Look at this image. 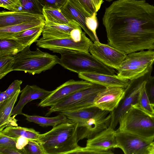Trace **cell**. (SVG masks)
<instances>
[{"mask_svg": "<svg viewBox=\"0 0 154 154\" xmlns=\"http://www.w3.org/2000/svg\"><path fill=\"white\" fill-rule=\"evenodd\" d=\"M60 10L69 21L73 20L76 22L92 41H97L94 34L87 28L85 23L86 18L92 15L86 11L75 0H67Z\"/></svg>", "mask_w": 154, "mask_h": 154, "instance_id": "9a60e30c", "label": "cell"}, {"mask_svg": "<svg viewBox=\"0 0 154 154\" xmlns=\"http://www.w3.org/2000/svg\"><path fill=\"white\" fill-rule=\"evenodd\" d=\"M111 117L110 112L101 110L92 117L78 123L79 141L92 138L107 128L110 125Z\"/></svg>", "mask_w": 154, "mask_h": 154, "instance_id": "7c38bea8", "label": "cell"}, {"mask_svg": "<svg viewBox=\"0 0 154 154\" xmlns=\"http://www.w3.org/2000/svg\"><path fill=\"white\" fill-rule=\"evenodd\" d=\"M145 88L150 102L154 107V75L151 76L147 80Z\"/></svg>", "mask_w": 154, "mask_h": 154, "instance_id": "d590c367", "label": "cell"}, {"mask_svg": "<svg viewBox=\"0 0 154 154\" xmlns=\"http://www.w3.org/2000/svg\"><path fill=\"white\" fill-rule=\"evenodd\" d=\"M21 80H16L10 85L5 91L9 97L13 95L19 90H20V85L22 83Z\"/></svg>", "mask_w": 154, "mask_h": 154, "instance_id": "ab89813d", "label": "cell"}, {"mask_svg": "<svg viewBox=\"0 0 154 154\" xmlns=\"http://www.w3.org/2000/svg\"><path fill=\"white\" fill-rule=\"evenodd\" d=\"M24 149L26 154H45L39 143L33 140H29Z\"/></svg>", "mask_w": 154, "mask_h": 154, "instance_id": "1f68e13d", "label": "cell"}, {"mask_svg": "<svg viewBox=\"0 0 154 154\" xmlns=\"http://www.w3.org/2000/svg\"><path fill=\"white\" fill-rule=\"evenodd\" d=\"M93 84L84 80H69L52 91L50 94L41 100L38 106L42 107H51L72 94L85 88Z\"/></svg>", "mask_w": 154, "mask_h": 154, "instance_id": "4fadbf2b", "label": "cell"}, {"mask_svg": "<svg viewBox=\"0 0 154 154\" xmlns=\"http://www.w3.org/2000/svg\"><path fill=\"white\" fill-rule=\"evenodd\" d=\"M45 24L27 29L11 39L17 41L25 48L30 46L38 40L42 33Z\"/></svg>", "mask_w": 154, "mask_h": 154, "instance_id": "d4e9b609", "label": "cell"}, {"mask_svg": "<svg viewBox=\"0 0 154 154\" xmlns=\"http://www.w3.org/2000/svg\"><path fill=\"white\" fill-rule=\"evenodd\" d=\"M43 15L46 21L60 24H67L70 21L63 14L60 9L44 7Z\"/></svg>", "mask_w": 154, "mask_h": 154, "instance_id": "83f0119b", "label": "cell"}, {"mask_svg": "<svg viewBox=\"0 0 154 154\" xmlns=\"http://www.w3.org/2000/svg\"><path fill=\"white\" fill-rule=\"evenodd\" d=\"M78 123L72 121L61 123L45 133L38 141L45 154H72L81 146L78 143Z\"/></svg>", "mask_w": 154, "mask_h": 154, "instance_id": "7a4b0ae2", "label": "cell"}, {"mask_svg": "<svg viewBox=\"0 0 154 154\" xmlns=\"http://www.w3.org/2000/svg\"><path fill=\"white\" fill-rule=\"evenodd\" d=\"M125 89L117 86L105 87L96 95L94 101V106L103 110L112 112L123 97Z\"/></svg>", "mask_w": 154, "mask_h": 154, "instance_id": "5bb4252c", "label": "cell"}, {"mask_svg": "<svg viewBox=\"0 0 154 154\" xmlns=\"http://www.w3.org/2000/svg\"><path fill=\"white\" fill-rule=\"evenodd\" d=\"M116 148L125 154H154V141L128 133L116 130Z\"/></svg>", "mask_w": 154, "mask_h": 154, "instance_id": "9c48e42d", "label": "cell"}, {"mask_svg": "<svg viewBox=\"0 0 154 154\" xmlns=\"http://www.w3.org/2000/svg\"><path fill=\"white\" fill-rule=\"evenodd\" d=\"M0 133L14 138L22 137L37 142L40 135L39 132L32 128L12 126L6 127Z\"/></svg>", "mask_w": 154, "mask_h": 154, "instance_id": "7402d4cb", "label": "cell"}, {"mask_svg": "<svg viewBox=\"0 0 154 154\" xmlns=\"http://www.w3.org/2000/svg\"><path fill=\"white\" fill-rule=\"evenodd\" d=\"M45 19L43 15L23 11H6L0 12V27L15 25L34 20Z\"/></svg>", "mask_w": 154, "mask_h": 154, "instance_id": "ffe728a7", "label": "cell"}, {"mask_svg": "<svg viewBox=\"0 0 154 154\" xmlns=\"http://www.w3.org/2000/svg\"><path fill=\"white\" fill-rule=\"evenodd\" d=\"M87 12L92 15L97 12L95 7L91 0H75Z\"/></svg>", "mask_w": 154, "mask_h": 154, "instance_id": "f35d334b", "label": "cell"}, {"mask_svg": "<svg viewBox=\"0 0 154 154\" xmlns=\"http://www.w3.org/2000/svg\"><path fill=\"white\" fill-rule=\"evenodd\" d=\"M116 130L110 126L94 137L88 139L86 147L103 151L116 148Z\"/></svg>", "mask_w": 154, "mask_h": 154, "instance_id": "d6986e66", "label": "cell"}, {"mask_svg": "<svg viewBox=\"0 0 154 154\" xmlns=\"http://www.w3.org/2000/svg\"><path fill=\"white\" fill-rule=\"evenodd\" d=\"M14 63V56H7L0 57V79L13 71Z\"/></svg>", "mask_w": 154, "mask_h": 154, "instance_id": "f546056e", "label": "cell"}, {"mask_svg": "<svg viewBox=\"0 0 154 154\" xmlns=\"http://www.w3.org/2000/svg\"><path fill=\"white\" fill-rule=\"evenodd\" d=\"M108 44L126 54L154 50V5L145 0H117L105 11Z\"/></svg>", "mask_w": 154, "mask_h": 154, "instance_id": "6da1fadb", "label": "cell"}, {"mask_svg": "<svg viewBox=\"0 0 154 154\" xmlns=\"http://www.w3.org/2000/svg\"><path fill=\"white\" fill-rule=\"evenodd\" d=\"M152 70L140 77L129 80L123 97L117 107L111 112L109 126L115 129L120 118L132 107L139 106L140 94L145 87L147 80L151 76Z\"/></svg>", "mask_w": 154, "mask_h": 154, "instance_id": "ba28073f", "label": "cell"}, {"mask_svg": "<svg viewBox=\"0 0 154 154\" xmlns=\"http://www.w3.org/2000/svg\"><path fill=\"white\" fill-rule=\"evenodd\" d=\"M0 7L10 11H20L22 8L20 0H0Z\"/></svg>", "mask_w": 154, "mask_h": 154, "instance_id": "d6a6232c", "label": "cell"}, {"mask_svg": "<svg viewBox=\"0 0 154 154\" xmlns=\"http://www.w3.org/2000/svg\"><path fill=\"white\" fill-rule=\"evenodd\" d=\"M0 154H26L24 149L20 150L16 148L0 147Z\"/></svg>", "mask_w": 154, "mask_h": 154, "instance_id": "60d3db41", "label": "cell"}, {"mask_svg": "<svg viewBox=\"0 0 154 154\" xmlns=\"http://www.w3.org/2000/svg\"><path fill=\"white\" fill-rule=\"evenodd\" d=\"M25 48L22 44L14 39H0V57L14 56Z\"/></svg>", "mask_w": 154, "mask_h": 154, "instance_id": "484cf974", "label": "cell"}, {"mask_svg": "<svg viewBox=\"0 0 154 154\" xmlns=\"http://www.w3.org/2000/svg\"><path fill=\"white\" fill-rule=\"evenodd\" d=\"M154 50H142L127 54L118 69L117 75L131 80L140 77L152 70Z\"/></svg>", "mask_w": 154, "mask_h": 154, "instance_id": "8992f818", "label": "cell"}, {"mask_svg": "<svg viewBox=\"0 0 154 154\" xmlns=\"http://www.w3.org/2000/svg\"><path fill=\"white\" fill-rule=\"evenodd\" d=\"M9 98L5 91L1 92L0 93V106L5 100Z\"/></svg>", "mask_w": 154, "mask_h": 154, "instance_id": "ee69618b", "label": "cell"}, {"mask_svg": "<svg viewBox=\"0 0 154 154\" xmlns=\"http://www.w3.org/2000/svg\"><path fill=\"white\" fill-rule=\"evenodd\" d=\"M101 110L97 107L92 106L75 110L59 112L64 115L70 120L79 123L94 116Z\"/></svg>", "mask_w": 154, "mask_h": 154, "instance_id": "cb8c5ba5", "label": "cell"}, {"mask_svg": "<svg viewBox=\"0 0 154 154\" xmlns=\"http://www.w3.org/2000/svg\"><path fill=\"white\" fill-rule=\"evenodd\" d=\"M94 4L96 11L97 12L100 8L103 2V0H91Z\"/></svg>", "mask_w": 154, "mask_h": 154, "instance_id": "7bdbcfd3", "label": "cell"}, {"mask_svg": "<svg viewBox=\"0 0 154 154\" xmlns=\"http://www.w3.org/2000/svg\"><path fill=\"white\" fill-rule=\"evenodd\" d=\"M43 7L60 9L67 0H39Z\"/></svg>", "mask_w": 154, "mask_h": 154, "instance_id": "74e56055", "label": "cell"}, {"mask_svg": "<svg viewBox=\"0 0 154 154\" xmlns=\"http://www.w3.org/2000/svg\"><path fill=\"white\" fill-rule=\"evenodd\" d=\"M45 19H39L22 23L0 27V39L12 38L29 29L45 23Z\"/></svg>", "mask_w": 154, "mask_h": 154, "instance_id": "44dd1931", "label": "cell"}, {"mask_svg": "<svg viewBox=\"0 0 154 154\" xmlns=\"http://www.w3.org/2000/svg\"><path fill=\"white\" fill-rule=\"evenodd\" d=\"M20 0L22 5L21 11L43 15V7L39 0Z\"/></svg>", "mask_w": 154, "mask_h": 154, "instance_id": "f1b7e54d", "label": "cell"}, {"mask_svg": "<svg viewBox=\"0 0 154 154\" xmlns=\"http://www.w3.org/2000/svg\"><path fill=\"white\" fill-rule=\"evenodd\" d=\"M52 92L41 88L36 85H26L21 91L19 101L14 108L11 116L22 114V109L28 102L34 100L43 99Z\"/></svg>", "mask_w": 154, "mask_h": 154, "instance_id": "2e32d148", "label": "cell"}, {"mask_svg": "<svg viewBox=\"0 0 154 154\" xmlns=\"http://www.w3.org/2000/svg\"><path fill=\"white\" fill-rule=\"evenodd\" d=\"M17 140L0 133V147L16 148Z\"/></svg>", "mask_w": 154, "mask_h": 154, "instance_id": "8d00e7d4", "label": "cell"}, {"mask_svg": "<svg viewBox=\"0 0 154 154\" xmlns=\"http://www.w3.org/2000/svg\"><path fill=\"white\" fill-rule=\"evenodd\" d=\"M92 42L85 35L79 41L71 37L47 39L42 37L38 40L36 45L38 47L48 49L53 52L61 54L68 50H74L89 53Z\"/></svg>", "mask_w": 154, "mask_h": 154, "instance_id": "30bf717a", "label": "cell"}, {"mask_svg": "<svg viewBox=\"0 0 154 154\" xmlns=\"http://www.w3.org/2000/svg\"><path fill=\"white\" fill-rule=\"evenodd\" d=\"M116 130L124 131L145 139L154 140V116L143 111L139 106H133L120 119Z\"/></svg>", "mask_w": 154, "mask_h": 154, "instance_id": "5b68a950", "label": "cell"}, {"mask_svg": "<svg viewBox=\"0 0 154 154\" xmlns=\"http://www.w3.org/2000/svg\"><path fill=\"white\" fill-rule=\"evenodd\" d=\"M139 106L148 114L154 116V107L151 104L144 88L142 91L139 99Z\"/></svg>", "mask_w": 154, "mask_h": 154, "instance_id": "4dcf8cb0", "label": "cell"}, {"mask_svg": "<svg viewBox=\"0 0 154 154\" xmlns=\"http://www.w3.org/2000/svg\"><path fill=\"white\" fill-rule=\"evenodd\" d=\"M105 87L93 84L76 91L51 106L46 114L47 116L54 112L72 111L94 106V101L97 94Z\"/></svg>", "mask_w": 154, "mask_h": 154, "instance_id": "52a82bcc", "label": "cell"}, {"mask_svg": "<svg viewBox=\"0 0 154 154\" xmlns=\"http://www.w3.org/2000/svg\"><path fill=\"white\" fill-rule=\"evenodd\" d=\"M111 150L103 151L87 147L81 146L78 149L73 152L72 154H113Z\"/></svg>", "mask_w": 154, "mask_h": 154, "instance_id": "e575fe53", "label": "cell"}, {"mask_svg": "<svg viewBox=\"0 0 154 154\" xmlns=\"http://www.w3.org/2000/svg\"><path fill=\"white\" fill-rule=\"evenodd\" d=\"M22 115L26 117L28 121L34 122L43 127L48 126L54 127L62 123L72 121L66 116L60 113L58 116L52 117L30 116L24 113H22Z\"/></svg>", "mask_w": 154, "mask_h": 154, "instance_id": "603a6c76", "label": "cell"}, {"mask_svg": "<svg viewBox=\"0 0 154 154\" xmlns=\"http://www.w3.org/2000/svg\"><path fill=\"white\" fill-rule=\"evenodd\" d=\"M60 54L59 64L71 71L78 74L91 72L115 75L114 69L104 65L89 53L68 50Z\"/></svg>", "mask_w": 154, "mask_h": 154, "instance_id": "277c9868", "label": "cell"}, {"mask_svg": "<svg viewBox=\"0 0 154 154\" xmlns=\"http://www.w3.org/2000/svg\"><path fill=\"white\" fill-rule=\"evenodd\" d=\"M80 79L85 81L103 86L105 87L117 86L124 88L128 85L129 80L122 79L117 75L91 72H82L78 74Z\"/></svg>", "mask_w": 154, "mask_h": 154, "instance_id": "e0dca14e", "label": "cell"}, {"mask_svg": "<svg viewBox=\"0 0 154 154\" xmlns=\"http://www.w3.org/2000/svg\"><path fill=\"white\" fill-rule=\"evenodd\" d=\"M82 28L75 21L72 20L67 24H60L45 21L42 32V37L51 39L70 37L73 29Z\"/></svg>", "mask_w": 154, "mask_h": 154, "instance_id": "ac0fdd59", "label": "cell"}, {"mask_svg": "<svg viewBox=\"0 0 154 154\" xmlns=\"http://www.w3.org/2000/svg\"><path fill=\"white\" fill-rule=\"evenodd\" d=\"M97 15V13L94 12L91 16L86 17L85 18V23L87 28L94 34L97 41H99L96 32L98 27Z\"/></svg>", "mask_w": 154, "mask_h": 154, "instance_id": "836d02e7", "label": "cell"}, {"mask_svg": "<svg viewBox=\"0 0 154 154\" xmlns=\"http://www.w3.org/2000/svg\"><path fill=\"white\" fill-rule=\"evenodd\" d=\"M20 92V90H19L0 106V126L3 125L9 119L14 104Z\"/></svg>", "mask_w": 154, "mask_h": 154, "instance_id": "4316f807", "label": "cell"}, {"mask_svg": "<svg viewBox=\"0 0 154 154\" xmlns=\"http://www.w3.org/2000/svg\"><path fill=\"white\" fill-rule=\"evenodd\" d=\"M29 141V139L26 137H18L16 143V148L20 150L23 149L28 143Z\"/></svg>", "mask_w": 154, "mask_h": 154, "instance_id": "b9f144b4", "label": "cell"}, {"mask_svg": "<svg viewBox=\"0 0 154 154\" xmlns=\"http://www.w3.org/2000/svg\"><path fill=\"white\" fill-rule=\"evenodd\" d=\"M30 47L14 56L13 71H23L33 75L51 69L59 63L60 59L57 55L42 51L38 48L31 51Z\"/></svg>", "mask_w": 154, "mask_h": 154, "instance_id": "3957f363", "label": "cell"}, {"mask_svg": "<svg viewBox=\"0 0 154 154\" xmlns=\"http://www.w3.org/2000/svg\"><path fill=\"white\" fill-rule=\"evenodd\" d=\"M91 54L104 65L118 70L127 54L108 44L95 41L90 46Z\"/></svg>", "mask_w": 154, "mask_h": 154, "instance_id": "8fae6325", "label": "cell"}]
</instances>
